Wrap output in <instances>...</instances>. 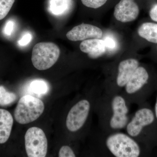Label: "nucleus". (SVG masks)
Segmentation results:
<instances>
[{"label":"nucleus","instance_id":"1","mask_svg":"<svg viewBox=\"0 0 157 157\" xmlns=\"http://www.w3.org/2000/svg\"><path fill=\"white\" fill-rule=\"evenodd\" d=\"M105 143L109 151L116 157H137L140 155L139 144L128 134L121 132L111 134Z\"/></svg>","mask_w":157,"mask_h":157},{"label":"nucleus","instance_id":"2","mask_svg":"<svg viewBox=\"0 0 157 157\" xmlns=\"http://www.w3.org/2000/svg\"><path fill=\"white\" fill-rule=\"evenodd\" d=\"M44 103L40 99L31 95L23 96L17 103L14 111L15 120L25 124L36 120L43 113Z\"/></svg>","mask_w":157,"mask_h":157},{"label":"nucleus","instance_id":"3","mask_svg":"<svg viewBox=\"0 0 157 157\" xmlns=\"http://www.w3.org/2000/svg\"><path fill=\"white\" fill-rule=\"evenodd\" d=\"M60 56L58 46L50 42H42L34 46L32 52V62L39 70L49 69L56 63Z\"/></svg>","mask_w":157,"mask_h":157},{"label":"nucleus","instance_id":"4","mask_svg":"<svg viewBox=\"0 0 157 157\" xmlns=\"http://www.w3.org/2000/svg\"><path fill=\"white\" fill-rule=\"evenodd\" d=\"M27 155L29 157H45L48 150V140L43 130L32 127L25 136Z\"/></svg>","mask_w":157,"mask_h":157},{"label":"nucleus","instance_id":"5","mask_svg":"<svg viewBox=\"0 0 157 157\" xmlns=\"http://www.w3.org/2000/svg\"><path fill=\"white\" fill-rule=\"evenodd\" d=\"M90 109V104L87 100H81L75 104L70 109L66 120L68 130L76 132L81 129L87 120Z\"/></svg>","mask_w":157,"mask_h":157},{"label":"nucleus","instance_id":"6","mask_svg":"<svg viewBox=\"0 0 157 157\" xmlns=\"http://www.w3.org/2000/svg\"><path fill=\"white\" fill-rule=\"evenodd\" d=\"M112 115L109 120V126L113 130H121L126 127L128 123L129 109L123 97L117 95L111 102Z\"/></svg>","mask_w":157,"mask_h":157},{"label":"nucleus","instance_id":"7","mask_svg":"<svg viewBox=\"0 0 157 157\" xmlns=\"http://www.w3.org/2000/svg\"><path fill=\"white\" fill-rule=\"evenodd\" d=\"M154 120V113L151 109L147 108L138 109L127 124V134L132 137H137L144 127L151 124Z\"/></svg>","mask_w":157,"mask_h":157},{"label":"nucleus","instance_id":"8","mask_svg":"<svg viewBox=\"0 0 157 157\" xmlns=\"http://www.w3.org/2000/svg\"><path fill=\"white\" fill-rule=\"evenodd\" d=\"M103 35V32L98 27L82 23L74 27L68 32L67 37L70 41L76 42L87 39H101Z\"/></svg>","mask_w":157,"mask_h":157},{"label":"nucleus","instance_id":"9","mask_svg":"<svg viewBox=\"0 0 157 157\" xmlns=\"http://www.w3.org/2000/svg\"><path fill=\"white\" fill-rule=\"evenodd\" d=\"M139 14V9L134 0H121L114 8V16L122 22L135 20Z\"/></svg>","mask_w":157,"mask_h":157},{"label":"nucleus","instance_id":"10","mask_svg":"<svg viewBox=\"0 0 157 157\" xmlns=\"http://www.w3.org/2000/svg\"><path fill=\"white\" fill-rule=\"evenodd\" d=\"M139 65L138 61L134 59H127L120 63L116 80L119 87H125Z\"/></svg>","mask_w":157,"mask_h":157},{"label":"nucleus","instance_id":"11","mask_svg":"<svg viewBox=\"0 0 157 157\" xmlns=\"http://www.w3.org/2000/svg\"><path fill=\"white\" fill-rule=\"evenodd\" d=\"M148 78L146 69L139 66L125 86L126 92L130 95L137 92L147 83Z\"/></svg>","mask_w":157,"mask_h":157},{"label":"nucleus","instance_id":"12","mask_svg":"<svg viewBox=\"0 0 157 157\" xmlns=\"http://www.w3.org/2000/svg\"><path fill=\"white\" fill-rule=\"evenodd\" d=\"M79 47L82 52L87 53L92 59L99 57L104 54L107 50L104 40L99 39L83 40Z\"/></svg>","mask_w":157,"mask_h":157},{"label":"nucleus","instance_id":"13","mask_svg":"<svg viewBox=\"0 0 157 157\" xmlns=\"http://www.w3.org/2000/svg\"><path fill=\"white\" fill-rule=\"evenodd\" d=\"M13 122V117L9 111L0 109V144L6 143L9 139Z\"/></svg>","mask_w":157,"mask_h":157},{"label":"nucleus","instance_id":"14","mask_svg":"<svg viewBox=\"0 0 157 157\" xmlns=\"http://www.w3.org/2000/svg\"><path fill=\"white\" fill-rule=\"evenodd\" d=\"M138 34L148 42L157 44V24L144 23L138 29Z\"/></svg>","mask_w":157,"mask_h":157},{"label":"nucleus","instance_id":"15","mask_svg":"<svg viewBox=\"0 0 157 157\" xmlns=\"http://www.w3.org/2000/svg\"><path fill=\"white\" fill-rule=\"evenodd\" d=\"M17 98L16 94L8 91L2 86H0V106L11 105L17 100Z\"/></svg>","mask_w":157,"mask_h":157},{"label":"nucleus","instance_id":"16","mask_svg":"<svg viewBox=\"0 0 157 157\" xmlns=\"http://www.w3.org/2000/svg\"><path fill=\"white\" fill-rule=\"evenodd\" d=\"M29 89L32 92L39 95H45L48 92L49 87L48 84L42 80H35L30 85Z\"/></svg>","mask_w":157,"mask_h":157},{"label":"nucleus","instance_id":"17","mask_svg":"<svg viewBox=\"0 0 157 157\" xmlns=\"http://www.w3.org/2000/svg\"><path fill=\"white\" fill-rule=\"evenodd\" d=\"M15 0H0V20L4 19L9 13Z\"/></svg>","mask_w":157,"mask_h":157},{"label":"nucleus","instance_id":"18","mask_svg":"<svg viewBox=\"0 0 157 157\" xmlns=\"http://www.w3.org/2000/svg\"><path fill=\"white\" fill-rule=\"evenodd\" d=\"M84 6L92 9H97L104 6L107 0H81Z\"/></svg>","mask_w":157,"mask_h":157},{"label":"nucleus","instance_id":"19","mask_svg":"<svg viewBox=\"0 0 157 157\" xmlns=\"http://www.w3.org/2000/svg\"><path fill=\"white\" fill-rule=\"evenodd\" d=\"M59 157H75L76 155L70 147L64 145L60 149L59 153Z\"/></svg>","mask_w":157,"mask_h":157},{"label":"nucleus","instance_id":"20","mask_svg":"<svg viewBox=\"0 0 157 157\" xmlns=\"http://www.w3.org/2000/svg\"><path fill=\"white\" fill-rule=\"evenodd\" d=\"M106 48L110 50H115L117 47V43L114 38L111 36H107L104 39Z\"/></svg>","mask_w":157,"mask_h":157},{"label":"nucleus","instance_id":"21","mask_svg":"<svg viewBox=\"0 0 157 157\" xmlns=\"http://www.w3.org/2000/svg\"><path fill=\"white\" fill-rule=\"evenodd\" d=\"M149 16L153 21L157 22V4L154 5L150 10Z\"/></svg>","mask_w":157,"mask_h":157},{"label":"nucleus","instance_id":"22","mask_svg":"<svg viewBox=\"0 0 157 157\" xmlns=\"http://www.w3.org/2000/svg\"><path fill=\"white\" fill-rule=\"evenodd\" d=\"M31 38L32 36L30 34H26L25 36H24L21 40L20 41V44L21 45H27L31 41Z\"/></svg>","mask_w":157,"mask_h":157},{"label":"nucleus","instance_id":"23","mask_svg":"<svg viewBox=\"0 0 157 157\" xmlns=\"http://www.w3.org/2000/svg\"><path fill=\"white\" fill-rule=\"evenodd\" d=\"M155 115L157 119V97L155 105Z\"/></svg>","mask_w":157,"mask_h":157}]
</instances>
